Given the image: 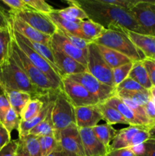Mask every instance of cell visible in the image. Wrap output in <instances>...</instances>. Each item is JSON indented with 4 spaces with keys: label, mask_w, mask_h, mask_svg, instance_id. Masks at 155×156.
Returning <instances> with one entry per match:
<instances>
[{
    "label": "cell",
    "mask_w": 155,
    "mask_h": 156,
    "mask_svg": "<svg viewBox=\"0 0 155 156\" xmlns=\"http://www.w3.org/2000/svg\"><path fill=\"white\" fill-rule=\"evenodd\" d=\"M87 69L90 74L102 83L115 88L112 79V69L105 62L97 45L93 42L88 47Z\"/></svg>",
    "instance_id": "cell-6"
},
{
    "label": "cell",
    "mask_w": 155,
    "mask_h": 156,
    "mask_svg": "<svg viewBox=\"0 0 155 156\" xmlns=\"http://www.w3.org/2000/svg\"><path fill=\"white\" fill-rule=\"evenodd\" d=\"M12 27V26H11ZM13 30L14 34L21 40V41L24 43L25 44H27V46H29L30 47H31L35 52L38 53V54L40 55L41 56L44 58L46 61H48L50 64L52 65V66L53 67L55 70H56V73L61 76L60 73H59V69H57V67L56 66V64H55V60H54V56H53V50H52L51 47L49 45H46V44H40V43H37V42H34V41H30V40L27 39V38L24 37V36L21 35L20 34H18V32L15 31V30L12 29ZM62 77V76H61Z\"/></svg>",
    "instance_id": "cell-21"
},
{
    "label": "cell",
    "mask_w": 155,
    "mask_h": 156,
    "mask_svg": "<svg viewBox=\"0 0 155 156\" xmlns=\"http://www.w3.org/2000/svg\"><path fill=\"white\" fill-rule=\"evenodd\" d=\"M9 13L21 18L36 30L48 36L52 37L58 30L57 26L49 18L48 15L40 13L31 9L19 12H12L9 10Z\"/></svg>",
    "instance_id": "cell-10"
},
{
    "label": "cell",
    "mask_w": 155,
    "mask_h": 156,
    "mask_svg": "<svg viewBox=\"0 0 155 156\" xmlns=\"http://www.w3.org/2000/svg\"><path fill=\"white\" fill-rule=\"evenodd\" d=\"M12 41L11 26L7 30H0V66L7 62L10 58Z\"/></svg>",
    "instance_id": "cell-28"
},
{
    "label": "cell",
    "mask_w": 155,
    "mask_h": 156,
    "mask_svg": "<svg viewBox=\"0 0 155 156\" xmlns=\"http://www.w3.org/2000/svg\"><path fill=\"white\" fill-rule=\"evenodd\" d=\"M52 48V47H51ZM56 66L59 69L62 78L70 75L88 72L86 67L59 50L52 48Z\"/></svg>",
    "instance_id": "cell-16"
},
{
    "label": "cell",
    "mask_w": 155,
    "mask_h": 156,
    "mask_svg": "<svg viewBox=\"0 0 155 156\" xmlns=\"http://www.w3.org/2000/svg\"><path fill=\"white\" fill-rule=\"evenodd\" d=\"M58 30L62 34V35H63L64 37H65V38H67V40H68L71 44H73L74 47H76L78 49H81V50H88V46H89V44H91V43H92L91 41L74 36V35L71 34L70 33H68V32L65 31V30H60V29H58Z\"/></svg>",
    "instance_id": "cell-40"
},
{
    "label": "cell",
    "mask_w": 155,
    "mask_h": 156,
    "mask_svg": "<svg viewBox=\"0 0 155 156\" xmlns=\"http://www.w3.org/2000/svg\"><path fill=\"white\" fill-rule=\"evenodd\" d=\"M53 106L50 108V111L47 114L46 117L41 123L33 129L30 131L29 134L37 136H54V127H53V119H52V111Z\"/></svg>",
    "instance_id": "cell-30"
},
{
    "label": "cell",
    "mask_w": 155,
    "mask_h": 156,
    "mask_svg": "<svg viewBox=\"0 0 155 156\" xmlns=\"http://www.w3.org/2000/svg\"><path fill=\"white\" fill-rule=\"evenodd\" d=\"M54 136L58 141L61 131L75 123L74 107L69 101L62 89L56 93L52 111Z\"/></svg>",
    "instance_id": "cell-5"
},
{
    "label": "cell",
    "mask_w": 155,
    "mask_h": 156,
    "mask_svg": "<svg viewBox=\"0 0 155 156\" xmlns=\"http://www.w3.org/2000/svg\"><path fill=\"white\" fill-rule=\"evenodd\" d=\"M12 140L11 133L7 130L3 123L0 122V150Z\"/></svg>",
    "instance_id": "cell-47"
},
{
    "label": "cell",
    "mask_w": 155,
    "mask_h": 156,
    "mask_svg": "<svg viewBox=\"0 0 155 156\" xmlns=\"http://www.w3.org/2000/svg\"><path fill=\"white\" fill-rule=\"evenodd\" d=\"M144 108L146 114H147V117L152 123V121L155 120V104L151 100H150L144 105Z\"/></svg>",
    "instance_id": "cell-49"
},
{
    "label": "cell",
    "mask_w": 155,
    "mask_h": 156,
    "mask_svg": "<svg viewBox=\"0 0 155 156\" xmlns=\"http://www.w3.org/2000/svg\"><path fill=\"white\" fill-rule=\"evenodd\" d=\"M100 1L108 5L130 10L139 0H100Z\"/></svg>",
    "instance_id": "cell-41"
},
{
    "label": "cell",
    "mask_w": 155,
    "mask_h": 156,
    "mask_svg": "<svg viewBox=\"0 0 155 156\" xmlns=\"http://www.w3.org/2000/svg\"><path fill=\"white\" fill-rule=\"evenodd\" d=\"M80 26L84 34L92 42L100 37L106 31V28L104 27L91 19L82 21Z\"/></svg>",
    "instance_id": "cell-29"
},
{
    "label": "cell",
    "mask_w": 155,
    "mask_h": 156,
    "mask_svg": "<svg viewBox=\"0 0 155 156\" xmlns=\"http://www.w3.org/2000/svg\"><path fill=\"white\" fill-rule=\"evenodd\" d=\"M85 156H106L109 149L97 138L92 128L79 129Z\"/></svg>",
    "instance_id": "cell-17"
},
{
    "label": "cell",
    "mask_w": 155,
    "mask_h": 156,
    "mask_svg": "<svg viewBox=\"0 0 155 156\" xmlns=\"http://www.w3.org/2000/svg\"><path fill=\"white\" fill-rule=\"evenodd\" d=\"M144 126H129L127 128L117 130L116 134L109 146V151L130 147L131 142L134 136Z\"/></svg>",
    "instance_id": "cell-20"
},
{
    "label": "cell",
    "mask_w": 155,
    "mask_h": 156,
    "mask_svg": "<svg viewBox=\"0 0 155 156\" xmlns=\"http://www.w3.org/2000/svg\"><path fill=\"white\" fill-rule=\"evenodd\" d=\"M9 17H10L11 26L15 31L18 32V34L30 41L50 46L52 37L38 31L33 27L27 24L25 21L15 15L9 14Z\"/></svg>",
    "instance_id": "cell-14"
},
{
    "label": "cell",
    "mask_w": 155,
    "mask_h": 156,
    "mask_svg": "<svg viewBox=\"0 0 155 156\" xmlns=\"http://www.w3.org/2000/svg\"><path fill=\"white\" fill-rule=\"evenodd\" d=\"M99 109L103 116V120L109 125L114 124H128L129 122L123 117V116L113 107L107 105L105 102L98 104Z\"/></svg>",
    "instance_id": "cell-25"
},
{
    "label": "cell",
    "mask_w": 155,
    "mask_h": 156,
    "mask_svg": "<svg viewBox=\"0 0 155 156\" xmlns=\"http://www.w3.org/2000/svg\"><path fill=\"white\" fill-rule=\"evenodd\" d=\"M11 56L17 65L28 76L32 83L36 87L44 91H48L60 90L58 89L49 80L48 78L30 62L25 53L18 47L13 37L12 41V47H11Z\"/></svg>",
    "instance_id": "cell-4"
},
{
    "label": "cell",
    "mask_w": 155,
    "mask_h": 156,
    "mask_svg": "<svg viewBox=\"0 0 155 156\" xmlns=\"http://www.w3.org/2000/svg\"><path fill=\"white\" fill-rule=\"evenodd\" d=\"M18 146V140H12L0 150V156H15Z\"/></svg>",
    "instance_id": "cell-43"
},
{
    "label": "cell",
    "mask_w": 155,
    "mask_h": 156,
    "mask_svg": "<svg viewBox=\"0 0 155 156\" xmlns=\"http://www.w3.org/2000/svg\"><path fill=\"white\" fill-rule=\"evenodd\" d=\"M96 45H97V48H98L99 51L103 56L105 62L108 64V66L112 69L132 62L127 56H124L123 54L115 51V50L108 48L104 46L98 45V44H96Z\"/></svg>",
    "instance_id": "cell-23"
},
{
    "label": "cell",
    "mask_w": 155,
    "mask_h": 156,
    "mask_svg": "<svg viewBox=\"0 0 155 156\" xmlns=\"http://www.w3.org/2000/svg\"><path fill=\"white\" fill-rule=\"evenodd\" d=\"M115 93L119 91H147L148 90L143 88L138 82L134 81L131 78L128 77L122 82L115 87Z\"/></svg>",
    "instance_id": "cell-39"
},
{
    "label": "cell",
    "mask_w": 155,
    "mask_h": 156,
    "mask_svg": "<svg viewBox=\"0 0 155 156\" xmlns=\"http://www.w3.org/2000/svg\"><path fill=\"white\" fill-rule=\"evenodd\" d=\"M47 15H48L49 18L53 21V22L57 26L58 29L63 30H65V31L68 32V33H70L71 34L74 35V36L89 41V40L86 37V36L84 34L83 32L81 31L80 24L71 22V21L65 19V18H63L62 17H61L59 14L56 13V12H55V9L53 12L48 14ZM91 42H92V41H91Z\"/></svg>",
    "instance_id": "cell-22"
},
{
    "label": "cell",
    "mask_w": 155,
    "mask_h": 156,
    "mask_svg": "<svg viewBox=\"0 0 155 156\" xmlns=\"http://www.w3.org/2000/svg\"><path fill=\"white\" fill-rule=\"evenodd\" d=\"M107 156H136L129 148L110 150L108 152Z\"/></svg>",
    "instance_id": "cell-50"
},
{
    "label": "cell",
    "mask_w": 155,
    "mask_h": 156,
    "mask_svg": "<svg viewBox=\"0 0 155 156\" xmlns=\"http://www.w3.org/2000/svg\"><path fill=\"white\" fill-rule=\"evenodd\" d=\"M43 105V101L42 99L32 98L21 111L20 114L21 120L27 121L36 117L42 109Z\"/></svg>",
    "instance_id": "cell-31"
},
{
    "label": "cell",
    "mask_w": 155,
    "mask_h": 156,
    "mask_svg": "<svg viewBox=\"0 0 155 156\" xmlns=\"http://www.w3.org/2000/svg\"><path fill=\"white\" fill-rule=\"evenodd\" d=\"M2 2L8 6L12 12H19L30 9L27 5L24 0H2Z\"/></svg>",
    "instance_id": "cell-42"
},
{
    "label": "cell",
    "mask_w": 155,
    "mask_h": 156,
    "mask_svg": "<svg viewBox=\"0 0 155 156\" xmlns=\"http://www.w3.org/2000/svg\"><path fill=\"white\" fill-rule=\"evenodd\" d=\"M50 47L62 51V53L70 56L77 62H80L87 68L88 65V50H83L77 48L73 44L62 35V34L57 30L54 35L51 37V44Z\"/></svg>",
    "instance_id": "cell-13"
},
{
    "label": "cell",
    "mask_w": 155,
    "mask_h": 156,
    "mask_svg": "<svg viewBox=\"0 0 155 156\" xmlns=\"http://www.w3.org/2000/svg\"><path fill=\"white\" fill-rule=\"evenodd\" d=\"M142 62L145 67L152 85L155 86V60L145 58L144 60H142Z\"/></svg>",
    "instance_id": "cell-44"
},
{
    "label": "cell",
    "mask_w": 155,
    "mask_h": 156,
    "mask_svg": "<svg viewBox=\"0 0 155 156\" xmlns=\"http://www.w3.org/2000/svg\"><path fill=\"white\" fill-rule=\"evenodd\" d=\"M66 2L69 5H68V7L65 8V9H60L61 12L69 15L70 17L74 18V19L80 20V21H84V20L89 19L84 10L81 6H79L78 5L74 3L73 0L66 1Z\"/></svg>",
    "instance_id": "cell-34"
},
{
    "label": "cell",
    "mask_w": 155,
    "mask_h": 156,
    "mask_svg": "<svg viewBox=\"0 0 155 156\" xmlns=\"http://www.w3.org/2000/svg\"><path fill=\"white\" fill-rule=\"evenodd\" d=\"M129 77L148 91L153 87L142 61L133 62V66L131 69Z\"/></svg>",
    "instance_id": "cell-26"
},
{
    "label": "cell",
    "mask_w": 155,
    "mask_h": 156,
    "mask_svg": "<svg viewBox=\"0 0 155 156\" xmlns=\"http://www.w3.org/2000/svg\"><path fill=\"white\" fill-rule=\"evenodd\" d=\"M138 156H155V143L147 141L143 144V150Z\"/></svg>",
    "instance_id": "cell-48"
},
{
    "label": "cell",
    "mask_w": 155,
    "mask_h": 156,
    "mask_svg": "<svg viewBox=\"0 0 155 156\" xmlns=\"http://www.w3.org/2000/svg\"><path fill=\"white\" fill-rule=\"evenodd\" d=\"M154 36H155V34H154Z\"/></svg>",
    "instance_id": "cell-59"
},
{
    "label": "cell",
    "mask_w": 155,
    "mask_h": 156,
    "mask_svg": "<svg viewBox=\"0 0 155 156\" xmlns=\"http://www.w3.org/2000/svg\"><path fill=\"white\" fill-rule=\"evenodd\" d=\"M5 89L24 91L35 98H40L51 92L40 89L33 85L26 73L14 61L12 56L0 66V90Z\"/></svg>",
    "instance_id": "cell-2"
},
{
    "label": "cell",
    "mask_w": 155,
    "mask_h": 156,
    "mask_svg": "<svg viewBox=\"0 0 155 156\" xmlns=\"http://www.w3.org/2000/svg\"><path fill=\"white\" fill-rule=\"evenodd\" d=\"M106 156H107V155H106Z\"/></svg>",
    "instance_id": "cell-58"
},
{
    "label": "cell",
    "mask_w": 155,
    "mask_h": 156,
    "mask_svg": "<svg viewBox=\"0 0 155 156\" xmlns=\"http://www.w3.org/2000/svg\"><path fill=\"white\" fill-rule=\"evenodd\" d=\"M148 141L155 143V134H151V137H150V139L148 140Z\"/></svg>",
    "instance_id": "cell-55"
},
{
    "label": "cell",
    "mask_w": 155,
    "mask_h": 156,
    "mask_svg": "<svg viewBox=\"0 0 155 156\" xmlns=\"http://www.w3.org/2000/svg\"><path fill=\"white\" fill-rule=\"evenodd\" d=\"M25 140L26 147L30 156H43L37 136L28 134L23 137Z\"/></svg>",
    "instance_id": "cell-37"
},
{
    "label": "cell",
    "mask_w": 155,
    "mask_h": 156,
    "mask_svg": "<svg viewBox=\"0 0 155 156\" xmlns=\"http://www.w3.org/2000/svg\"><path fill=\"white\" fill-rule=\"evenodd\" d=\"M15 156H30L24 138H18V146Z\"/></svg>",
    "instance_id": "cell-51"
},
{
    "label": "cell",
    "mask_w": 155,
    "mask_h": 156,
    "mask_svg": "<svg viewBox=\"0 0 155 156\" xmlns=\"http://www.w3.org/2000/svg\"><path fill=\"white\" fill-rule=\"evenodd\" d=\"M92 130L97 138L109 149L112 140L116 134L117 130L112 127V125L108 123L97 125L92 128Z\"/></svg>",
    "instance_id": "cell-27"
},
{
    "label": "cell",
    "mask_w": 155,
    "mask_h": 156,
    "mask_svg": "<svg viewBox=\"0 0 155 156\" xmlns=\"http://www.w3.org/2000/svg\"><path fill=\"white\" fill-rule=\"evenodd\" d=\"M24 2L28 7L40 13L48 15L54 11V9L44 0H24Z\"/></svg>",
    "instance_id": "cell-38"
},
{
    "label": "cell",
    "mask_w": 155,
    "mask_h": 156,
    "mask_svg": "<svg viewBox=\"0 0 155 156\" xmlns=\"http://www.w3.org/2000/svg\"><path fill=\"white\" fill-rule=\"evenodd\" d=\"M2 91L9 100L11 108L15 110L19 115L24 106L32 98V96L29 93L24 91L9 89L2 90Z\"/></svg>",
    "instance_id": "cell-24"
},
{
    "label": "cell",
    "mask_w": 155,
    "mask_h": 156,
    "mask_svg": "<svg viewBox=\"0 0 155 156\" xmlns=\"http://www.w3.org/2000/svg\"><path fill=\"white\" fill-rule=\"evenodd\" d=\"M11 108L9 100L3 92H0V122L2 123L6 114Z\"/></svg>",
    "instance_id": "cell-45"
},
{
    "label": "cell",
    "mask_w": 155,
    "mask_h": 156,
    "mask_svg": "<svg viewBox=\"0 0 155 156\" xmlns=\"http://www.w3.org/2000/svg\"><path fill=\"white\" fill-rule=\"evenodd\" d=\"M58 142L66 152L77 156H85L79 129L75 123L61 131Z\"/></svg>",
    "instance_id": "cell-12"
},
{
    "label": "cell",
    "mask_w": 155,
    "mask_h": 156,
    "mask_svg": "<svg viewBox=\"0 0 155 156\" xmlns=\"http://www.w3.org/2000/svg\"><path fill=\"white\" fill-rule=\"evenodd\" d=\"M150 125H155V120H153V121H152L151 124H150Z\"/></svg>",
    "instance_id": "cell-56"
},
{
    "label": "cell",
    "mask_w": 155,
    "mask_h": 156,
    "mask_svg": "<svg viewBox=\"0 0 155 156\" xmlns=\"http://www.w3.org/2000/svg\"><path fill=\"white\" fill-rule=\"evenodd\" d=\"M21 121V116L15 110H13L11 108L9 112L6 114L2 123L5 126V127L7 129V130L10 133H12V131L15 130V129L18 130V128H19Z\"/></svg>",
    "instance_id": "cell-36"
},
{
    "label": "cell",
    "mask_w": 155,
    "mask_h": 156,
    "mask_svg": "<svg viewBox=\"0 0 155 156\" xmlns=\"http://www.w3.org/2000/svg\"><path fill=\"white\" fill-rule=\"evenodd\" d=\"M62 91L74 108L96 105L100 101L87 91L81 84L68 79L62 78Z\"/></svg>",
    "instance_id": "cell-11"
},
{
    "label": "cell",
    "mask_w": 155,
    "mask_h": 156,
    "mask_svg": "<svg viewBox=\"0 0 155 156\" xmlns=\"http://www.w3.org/2000/svg\"><path fill=\"white\" fill-rule=\"evenodd\" d=\"M115 95L121 99H128L138 105L144 106L150 100L149 91H119L115 93Z\"/></svg>",
    "instance_id": "cell-32"
},
{
    "label": "cell",
    "mask_w": 155,
    "mask_h": 156,
    "mask_svg": "<svg viewBox=\"0 0 155 156\" xmlns=\"http://www.w3.org/2000/svg\"><path fill=\"white\" fill-rule=\"evenodd\" d=\"M84 10L88 18L106 30H130L144 34L129 9L108 5L100 0H73Z\"/></svg>",
    "instance_id": "cell-1"
},
{
    "label": "cell",
    "mask_w": 155,
    "mask_h": 156,
    "mask_svg": "<svg viewBox=\"0 0 155 156\" xmlns=\"http://www.w3.org/2000/svg\"><path fill=\"white\" fill-rule=\"evenodd\" d=\"M153 2H155V0H153Z\"/></svg>",
    "instance_id": "cell-57"
},
{
    "label": "cell",
    "mask_w": 155,
    "mask_h": 156,
    "mask_svg": "<svg viewBox=\"0 0 155 156\" xmlns=\"http://www.w3.org/2000/svg\"><path fill=\"white\" fill-rule=\"evenodd\" d=\"M75 123L78 129L93 128L103 120L98 105L74 108Z\"/></svg>",
    "instance_id": "cell-15"
},
{
    "label": "cell",
    "mask_w": 155,
    "mask_h": 156,
    "mask_svg": "<svg viewBox=\"0 0 155 156\" xmlns=\"http://www.w3.org/2000/svg\"><path fill=\"white\" fill-rule=\"evenodd\" d=\"M12 37L15 40L16 44H18V47H20L21 50L25 53L26 56H27L30 62L38 69L40 70L47 78L49 80L58 88V89H62V78L58 74L56 70L53 69L51 64L46 60L43 56L38 54L36 52H35L31 47L27 46V44H24L23 41H21L16 35L14 34L13 30L12 28Z\"/></svg>",
    "instance_id": "cell-7"
},
{
    "label": "cell",
    "mask_w": 155,
    "mask_h": 156,
    "mask_svg": "<svg viewBox=\"0 0 155 156\" xmlns=\"http://www.w3.org/2000/svg\"><path fill=\"white\" fill-rule=\"evenodd\" d=\"M63 78H68L81 84L87 91L95 96L100 101V103L105 102L112 96L115 95V88L102 83L88 72L70 75Z\"/></svg>",
    "instance_id": "cell-8"
},
{
    "label": "cell",
    "mask_w": 155,
    "mask_h": 156,
    "mask_svg": "<svg viewBox=\"0 0 155 156\" xmlns=\"http://www.w3.org/2000/svg\"><path fill=\"white\" fill-rule=\"evenodd\" d=\"M10 17L9 12L0 5V30H7L10 27Z\"/></svg>",
    "instance_id": "cell-46"
},
{
    "label": "cell",
    "mask_w": 155,
    "mask_h": 156,
    "mask_svg": "<svg viewBox=\"0 0 155 156\" xmlns=\"http://www.w3.org/2000/svg\"><path fill=\"white\" fill-rule=\"evenodd\" d=\"M149 132L150 135L151 134H155V125H150L149 126Z\"/></svg>",
    "instance_id": "cell-54"
},
{
    "label": "cell",
    "mask_w": 155,
    "mask_h": 156,
    "mask_svg": "<svg viewBox=\"0 0 155 156\" xmlns=\"http://www.w3.org/2000/svg\"><path fill=\"white\" fill-rule=\"evenodd\" d=\"M48 156H77V155H74V154L69 153V152L65 151L64 149H62V147H61L59 144V146L57 147V149Z\"/></svg>",
    "instance_id": "cell-52"
},
{
    "label": "cell",
    "mask_w": 155,
    "mask_h": 156,
    "mask_svg": "<svg viewBox=\"0 0 155 156\" xmlns=\"http://www.w3.org/2000/svg\"><path fill=\"white\" fill-rule=\"evenodd\" d=\"M134 18L145 35L155 34V2L153 0H139L130 9Z\"/></svg>",
    "instance_id": "cell-9"
},
{
    "label": "cell",
    "mask_w": 155,
    "mask_h": 156,
    "mask_svg": "<svg viewBox=\"0 0 155 156\" xmlns=\"http://www.w3.org/2000/svg\"><path fill=\"white\" fill-rule=\"evenodd\" d=\"M126 33L145 58L155 60V36L141 34L130 30H126Z\"/></svg>",
    "instance_id": "cell-19"
},
{
    "label": "cell",
    "mask_w": 155,
    "mask_h": 156,
    "mask_svg": "<svg viewBox=\"0 0 155 156\" xmlns=\"http://www.w3.org/2000/svg\"><path fill=\"white\" fill-rule=\"evenodd\" d=\"M93 43L115 50L127 56L132 62L145 59L142 52L132 43L124 30H106Z\"/></svg>",
    "instance_id": "cell-3"
},
{
    "label": "cell",
    "mask_w": 155,
    "mask_h": 156,
    "mask_svg": "<svg viewBox=\"0 0 155 156\" xmlns=\"http://www.w3.org/2000/svg\"><path fill=\"white\" fill-rule=\"evenodd\" d=\"M40 146L43 156H48L54 152L59 146V142L54 136H38Z\"/></svg>",
    "instance_id": "cell-33"
},
{
    "label": "cell",
    "mask_w": 155,
    "mask_h": 156,
    "mask_svg": "<svg viewBox=\"0 0 155 156\" xmlns=\"http://www.w3.org/2000/svg\"><path fill=\"white\" fill-rule=\"evenodd\" d=\"M105 103L115 108L123 116V117L129 122V126H150V123H147L144 120H143L138 115H137L132 109H130L116 95L112 96V98L106 101Z\"/></svg>",
    "instance_id": "cell-18"
},
{
    "label": "cell",
    "mask_w": 155,
    "mask_h": 156,
    "mask_svg": "<svg viewBox=\"0 0 155 156\" xmlns=\"http://www.w3.org/2000/svg\"><path fill=\"white\" fill-rule=\"evenodd\" d=\"M149 94H150V100L155 104V86H153L149 90Z\"/></svg>",
    "instance_id": "cell-53"
},
{
    "label": "cell",
    "mask_w": 155,
    "mask_h": 156,
    "mask_svg": "<svg viewBox=\"0 0 155 156\" xmlns=\"http://www.w3.org/2000/svg\"><path fill=\"white\" fill-rule=\"evenodd\" d=\"M132 66H133V62H131L112 69V79H113L115 88L129 77Z\"/></svg>",
    "instance_id": "cell-35"
}]
</instances>
